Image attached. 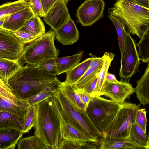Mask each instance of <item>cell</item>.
I'll use <instances>...</instances> for the list:
<instances>
[{
    "label": "cell",
    "instance_id": "obj_8",
    "mask_svg": "<svg viewBox=\"0 0 149 149\" xmlns=\"http://www.w3.org/2000/svg\"><path fill=\"white\" fill-rule=\"evenodd\" d=\"M121 54L119 76L122 79H129L137 70L140 60L135 42L127 31L123 52Z\"/></svg>",
    "mask_w": 149,
    "mask_h": 149
},
{
    "label": "cell",
    "instance_id": "obj_13",
    "mask_svg": "<svg viewBox=\"0 0 149 149\" xmlns=\"http://www.w3.org/2000/svg\"><path fill=\"white\" fill-rule=\"evenodd\" d=\"M35 15L30 6L25 8L7 16L2 28L12 32L19 30Z\"/></svg>",
    "mask_w": 149,
    "mask_h": 149
},
{
    "label": "cell",
    "instance_id": "obj_17",
    "mask_svg": "<svg viewBox=\"0 0 149 149\" xmlns=\"http://www.w3.org/2000/svg\"><path fill=\"white\" fill-rule=\"evenodd\" d=\"M19 130L0 127V149H14L23 134Z\"/></svg>",
    "mask_w": 149,
    "mask_h": 149
},
{
    "label": "cell",
    "instance_id": "obj_48",
    "mask_svg": "<svg viewBox=\"0 0 149 149\" xmlns=\"http://www.w3.org/2000/svg\"><path fill=\"white\" fill-rule=\"evenodd\" d=\"M0 85H2L5 87L10 89L9 87H8L1 79H0Z\"/></svg>",
    "mask_w": 149,
    "mask_h": 149
},
{
    "label": "cell",
    "instance_id": "obj_24",
    "mask_svg": "<svg viewBox=\"0 0 149 149\" xmlns=\"http://www.w3.org/2000/svg\"><path fill=\"white\" fill-rule=\"evenodd\" d=\"M23 120L22 118L12 113L0 111V127L14 128L22 131Z\"/></svg>",
    "mask_w": 149,
    "mask_h": 149
},
{
    "label": "cell",
    "instance_id": "obj_42",
    "mask_svg": "<svg viewBox=\"0 0 149 149\" xmlns=\"http://www.w3.org/2000/svg\"><path fill=\"white\" fill-rule=\"evenodd\" d=\"M75 91L79 95L81 101L86 108L88 106L92 97L91 95L82 91Z\"/></svg>",
    "mask_w": 149,
    "mask_h": 149
},
{
    "label": "cell",
    "instance_id": "obj_43",
    "mask_svg": "<svg viewBox=\"0 0 149 149\" xmlns=\"http://www.w3.org/2000/svg\"><path fill=\"white\" fill-rule=\"evenodd\" d=\"M92 59L89 68L95 69H101L104 62L103 56L101 57H92Z\"/></svg>",
    "mask_w": 149,
    "mask_h": 149
},
{
    "label": "cell",
    "instance_id": "obj_34",
    "mask_svg": "<svg viewBox=\"0 0 149 149\" xmlns=\"http://www.w3.org/2000/svg\"><path fill=\"white\" fill-rule=\"evenodd\" d=\"M108 17L112 22L116 28L117 33L118 44L121 54L122 53L124 45L126 30L122 22L116 17L108 14Z\"/></svg>",
    "mask_w": 149,
    "mask_h": 149
},
{
    "label": "cell",
    "instance_id": "obj_33",
    "mask_svg": "<svg viewBox=\"0 0 149 149\" xmlns=\"http://www.w3.org/2000/svg\"><path fill=\"white\" fill-rule=\"evenodd\" d=\"M59 88L47 87L33 96L25 100L30 105L37 104L53 96L54 93Z\"/></svg>",
    "mask_w": 149,
    "mask_h": 149
},
{
    "label": "cell",
    "instance_id": "obj_44",
    "mask_svg": "<svg viewBox=\"0 0 149 149\" xmlns=\"http://www.w3.org/2000/svg\"><path fill=\"white\" fill-rule=\"evenodd\" d=\"M58 0H41L42 9L45 15Z\"/></svg>",
    "mask_w": 149,
    "mask_h": 149
},
{
    "label": "cell",
    "instance_id": "obj_23",
    "mask_svg": "<svg viewBox=\"0 0 149 149\" xmlns=\"http://www.w3.org/2000/svg\"><path fill=\"white\" fill-rule=\"evenodd\" d=\"M114 56V54L108 52H105L103 56L104 59L103 64L98 72L97 86L92 96H100L102 87L106 80V76L109 68Z\"/></svg>",
    "mask_w": 149,
    "mask_h": 149
},
{
    "label": "cell",
    "instance_id": "obj_27",
    "mask_svg": "<svg viewBox=\"0 0 149 149\" xmlns=\"http://www.w3.org/2000/svg\"><path fill=\"white\" fill-rule=\"evenodd\" d=\"M19 30L26 32L37 36L45 33L44 24L39 16L36 15L28 20Z\"/></svg>",
    "mask_w": 149,
    "mask_h": 149
},
{
    "label": "cell",
    "instance_id": "obj_21",
    "mask_svg": "<svg viewBox=\"0 0 149 149\" xmlns=\"http://www.w3.org/2000/svg\"><path fill=\"white\" fill-rule=\"evenodd\" d=\"M83 53L82 51L71 56L55 58L57 75L66 73L78 64L83 57Z\"/></svg>",
    "mask_w": 149,
    "mask_h": 149
},
{
    "label": "cell",
    "instance_id": "obj_22",
    "mask_svg": "<svg viewBox=\"0 0 149 149\" xmlns=\"http://www.w3.org/2000/svg\"><path fill=\"white\" fill-rule=\"evenodd\" d=\"M59 89L76 109L81 113L86 112V108L71 85L65 81L61 82Z\"/></svg>",
    "mask_w": 149,
    "mask_h": 149
},
{
    "label": "cell",
    "instance_id": "obj_45",
    "mask_svg": "<svg viewBox=\"0 0 149 149\" xmlns=\"http://www.w3.org/2000/svg\"><path fill=\"white\" fill-rule=\"evenodd\" d=\"M135 4L141 6L149 8V0H131Z\"/></svg>",
    "mask_w": 149,
    "mask_h": 149
},
{
    "label": "cell",
    "instance_id": "obj_37",
    "mask_svg": "<svg viewBox=\"0 0 149 149\" xmlns=\"http://www.w3.org/2000/svg\"><path fill=\"white\" fill-rule=\"evenodd\" d=\"M146 113L145 108H139L136 111L135 120V123L146 132L147 125Z\"/></svg>",
    "mask_w": 149,
    "mask_h": 149
},
{
    "label": "cell",
    "instance_id": "obj_5",
    "mask_svg": "<svg viewBox=\"0 0 149 149\" xmlns=\"http://www.w3.org/2000/svg\"><path fill=\"white\" fill-rule=\"evenodd\" d=\"M122 104L100 96H92L86 113L99 138L105 132Z\"/></svg>",
    "mask_w": 149,
    "mask_h": 149
},
{
    "label": "cell",
    "instance_id": "obj_25",
    "mask_svg": "<svg viewBox=\"0 0 149 149\" xmlns=\"http://www.w3.org/2000/svg\"><path fill=\"white\" fill-rule=\"evenodd\" d=\"M92 58L86 59L66 72L65 81L70 85L77 83L88 68Z\"/></svg>",
    "mask_w": 149,
    "mask_h": 149
},
{
    "label": "cell",
    "instance_id": "obj_29",
    "mask_svg": "<svg viewBox=\"0 0 149 149\" xmlns=\"http://www.w3.org/2000/svg\"><path fill=\"white\" fill-rule=\"evenodd\" d=\"M17 144L18 149H49L43 141L35 135L20 139Z\"/></svg>",
    "mask_w": 149,
    "mask_h": 149
},
{
    "label": "cell",
    "instance_id": "obj_31",
    "mask_svg": "<svg viewBox=\"0 0 149 149\" xmlns=\"http://www.w3.org/2000/svg\"><path fill=\"white\" fill-rule=\"evenodd\" d=\"M136 45L138 48L140 60L147 63H149V30L143 35Z\"/></svg>",
    "mask_w": 149,
    "mask_h": 149
},
{
    "label": "cell",
    "instance_id": "obj_2",
    "mask_svg": "<svg viewBox=\"0 0 149 149\" xmlns=\"http://www.w3.org/2000/svg\"><path fill=\"white\" fill-rule=\"evenodd\" d=\"M53 97L36 104V119L33 126L34 135L39 138L49 149H59L63 139Z\"/></svg>",
    "mask_w": 149,
    "mask_h": 149
},
{
    "label": "cell",
    "instance_id": "obj_41",
    "mask_svg": "<svg viewBox=\"0 0 149 149\" xmlns=\"http://www.w3.org/2000/svg\"><path fill=\"white\" fill-rule=\"evenodd\" d=\"M0 95L8 99L14 100H18V98L11 89L0 85Z\"/></svg>",
    "mask_w": 149,
    "mask_h": 149
},
{
    "label": "cell",
    "instance_id": "obj_28",
    "mask_svg": "<svg viewBox=\"0 0 149 149\" xmlns=\"http://www.w3.org/2000/svg\"><path fill=\"white\" fill-rule=\"evenodd\" d=\"M128 137L145 149L149 148L148 136L135 123L132 126Z\"/></svg>",
    "mask_w": 149,
    "mask_h": 149
},
{
    "label": "cell",
    "instance_id": "obj_10",
    "mask_svg": "<svg viewBox=\"0 0 149 149\" xmlns=\"http://www.w3.org/2000/svg\"><path fill=\"white\" fill-rule=\"evenodd\" d=\"M24 47L25 45L12 32L0 28V57L17 60Z\"/></svg>",
    "mask_w": 149,
    "mask_h": 149
},
{
    "label": "cell",
    "instance_id": "obj_11",
    "mask_svg": "<svg viewBox=\"0 0 149 149\" xmlns=\"http://www.w3.org/2000/svg\"><path fill=\"white\" fill-rule=\"evenodd\" d=\"M134 91V88L128 82L118 81L112 82L106 80L102 87L100 96L104 95L115 102L122 104Z\"/></svg>",
    "mask_w": 149,
    "mask_h": 149
},
{
    "label": "cell",
    "instance_id": "obj_19",
    "mask_svg": "<svg viewBox=\"0 0 149 149\" xmlns=\"http://www.w3.org/2000/svg\"><path fill=\"white\" fill-rule=\"evenodd\" d=\"M22 68L17 60L0 57V79L8 87V83L9 80Z\"/></svg>",
    "mask_w": 149,
    "mask_h": 149
},
{
    "label": "cell",
    "instance_id": "obj_47",
    "mask_svg": "<svg viewBox=\"0 0 149 149\" xmlns=\"http://www.w3.org/2000/svg\"><path fill=\"white\" fill-rule=\"evenodd\" d=\"M6 17L0 18V28H2Z\"/></svg>",
    "mask_w": 149,
    "mask_h": 149
},
{
    "label": "cell",
    "instance_id": "obj_46",
    "mask_svg": "<svg viewBox=\"0 0 149 149\" xmlns=\"http://www.w3.org/2000/svg\"><path fill=\"white\" fill-rule=\"evenodd\" d=\"M106 80L112 82H116L118 81L116 78L115 75L108 72L106 76Z\"/></svg>",
    "mask_w": 149,
    "mask_h": 149
},
{
    "label": "cell",
    "instance_id": "obj_30",
    "mask_svg": "<svg viewBox=\"0 0 149 149\" xmlns=\"http://www.w3.org/2000/svg\"><path fill=\"white\" fill-rule=\"evenodd\" d=\"M99 143L87 141H70L63 139L59 149H99Z\"/></svg>",
    "mask_w": 149,
    "mask_h": 149
},
{
    "label": "cell",
    "instance_id": "obj_3",
    "mask_svg": "<svg viewBox=\"0 0 149 149\" xmlns=\"http://www.w3.org/2000/svg\"><path fill=\"white\" fill-rule=\"evenodd\" d=\"M108 12L122 22L128 33L140 38L149 30V8L139 6L131 0H116Z\"/></svg>",
    "mask_w": 149,
    "mask_h": 149
},
{
    "label": "cell",
    "instance_id": "obj_40",
    "mask_svg": "<svg viewBox=\"0 0 149 149\" xmlns=\"http://www.w3.org/2000/svg\"><path fill=\"white\" fill-rule=\"evenodd\" d=\"M30 6L35 15L42 17L45 15L41 0H29Z\"/></svg>",
    "mask_w": 149,
    "mask_h": 149
},
{
    "label": "cell",
    "instance_id": "obj_7",
    "mask_svg": "<svg viewBox=\"0 0 149 149\" xmlns=\"http://www.w3.org/2000/svg\"><path fill=\"white\" fill-rule=\"evenodd\" d=\"M140 105L124 102L109 124L102 138L108 140L121 139L129 137Z\"/></svg>",
    "mask_w": 149,
    "mask_h": 149
},
{
    "label": "cell",
    "instance_id": "obj_14",
    "mask_svg": "<svg viewBox=\"0 0 149 149\" xmlns=\"http://www.w3.org/2000/svg\"><path fill=\"white\" fill-rule=\"evenodd\" d=\"M53 100L59 119L61 133L63 139L73 141H87L96 143L94 140L87 136L65 120L60 112L56 104L53 97Z\"/></svg>",
    "mask_w": 149,
    "mask_h": 149
},
{
    "label": "cell",
    "instance_id": "obj_32",
    "mask_svg": "<svg viewBox=\"0 0 149 149\" xmlns=\"http://www.w3.org/2000/svg\"><path fill=\"white\" fill-rule=\"evenodd\" d=\"M37 116V105H30L28 108L23 122V132L28 133L35 123Z\"/></svg>",
    "mask_w": 149,
    "mask_h": 149
},
{
    "label": "cell",
    "instance_id": "obj_18",
    "mask_svg": "<svg viewBox=\"0 0 149 149\" xmlns=\"http://www.w3.org/2000/svg\"><path fill=\"white\" fill-rule=\"evenodd\" d=\"M143 74L137 81L134 92L140 104L145 106L149 104V63Z\"/></svg>",
    "mask_w": 149,
    "mask_h": 149
},
{
    "label": "cell",
    "instance_id": "obj_26",
    "mask_svg": "<svg viewBox=\"0 0 149 149\" xmlns=\"http://www.w3.org/2000/svg\"><path fill=\"white\" fill-rule=\"evenodd\" d=\"M29 6L31 7L29 0H18L4 3L0 6V18Z\"/></svg>",
    "mask_w": 149,
    "mask_h": 149
},
{
    "label": "cell",
    "instance_id": "obj_12",
    "mask_svg": "<svg viewBox=\"0 0 149 149\" xmlns=\"http://www.w3.org/2000/svg\"><path fill=\"white\" fill-rule=\"evenodd\" d=\"M69 0H58L43 17L45 22L53 30L59 28L71 19L67 6Z\"/></svg>",
    "mask_w": 149,
    "mask_h": 149
},
{
    "label": "cell",
    "instance_id": "obj_6",
    "mask_svg": "<svg viewBox=\"0 0 149 149\" xmlns=\"http://www.w3.org/2000/svg\"><path fill=\"white\" fill-rule=\"evenodd\" d=\"M56 104L64 119L88 138L98 143L100 139L95 132L86 113L76 109L59 89L54 93Z\"/></svg>",
    "mask_w": 149,
    "mask_h": 149
},
{
    "label": "cell",
    "instance_id": "obj_4",
    "mask_svg": "<svg viewBox=\"0 0 149 149\" xmlns=\"http://www.w3.org/2000/svg\"><path fill=\"white\" fill-rule=\"evenodd\" d=\"M55 37L51 29L27 44L17 59L19 64L22 67L25 64L36 65L45 60L58 57L59 53L54 45Z\"/></svg>",
    "mask_w": 149,
    "mask_h": 149
},
{
    "label": "cell",
    "instance_id": "obj_38",
    "mask_svg": "<svg viewBox=\"0 0 149 149\" xmlns=\"http://www.w3.org/2000/svg\"><path fill=\"white\" fill-rule=\"evenodd\" d=\"M13 33L24 45L30 43L38 37L21 30Z\"/></svg>",
    "mask_w": 149,
    "mask_h": 149
},
{
    "label": "cell",
    "instance_id": "obj_39",
    "mask_svg": "<svg viewBox=\"0 0 149 149\" xmlns=\"http://www.w3.org/2000/svg\"><path fill=\"white\" fill-rule=\"evenodd\" d=\"M98 75V74L79 89L75 91L80 90L85 91L92 96L97 86Z\"/></svg>",
    "mask_w": 149,
    "mask_h": 149
},
{
    "label": "cell",
    "instance_id": "obj_9",
    "mask_svg": "<svg viewBox=\"0 0 149 149\" xmlns=\"http://www.w3.org/2000/svg\"><path fill=\"white\" fill-rule=\"evenodd\" d=\"M105 7L103 0H86L77 10L76 16L83 26H90L102 17Z\"/></svg>",
    "mask_w": 149,
    "mask_h": 149
},
{
    "label": "cell",
    "instance_id": "obj_1",
    "mask_svg": "<svg viewBox=\"0 0 149 149\" xmlns=\"http://www.w3.org/2000/svg\"><path fill=\"white\" fill-rule=\"evenodd\" d=\"M56 75L26 65L9 80L8 86L18 98L26 100L47 87L59 88L61 82Z\"/></svg>",
    "mask_w": 149,
    "mask_h": 149
},
{
    "label": "cell",
    "instance_id": "obj_20",
    "mask_svg": "<svg viewBox=\"0 0 149 149\" xmlns=\"http://www.w3.org/2000/svg\"><path fill=\"white\" fill-rule=\"evenodd\" d=\"M99 149H145L134 143L129 137L116 140H108L101 138L99 142Z\"/></svg>",
    "mask_w": 149,
    "mask_h": 149
},
{
    "label": "cell",
    "instance_id": "obj_35",
    "mask_svg": "<svg viewBox=\"0 0 149 149\" xmlns=\"http://www.w3.org/2000/svg\"><path fill=\"white\" fill-rule=\"evenodd\" d=\"M100 69L88 68L77 82L71 86L75 90L79 89L97 74Z\"/></svg>",
    "mask_w": 149,
    "mask_h": 149
},
{
    "label": "cell",
    "instance_id": "obj_36",
    "mask_svg": "<svg viewBox=\"0 0 149 149\" xmlns=\"http://www.w3.org/2000/svg\"><path fill=\"white\" fill-rule=\"evenodd\" d=\"M55 58H51L45 60L36 65L40 69L49 74L57 75Z\"/></svg>",
    "mask_w": 149,
    "mask_h": 149
},
{
    "label": "cell",
    "instance_id": "obj_16",
    "mask_svg": "<svg viewBox=\"0 0 149 149\" xmlns=\"http://www.w3.org/2000/svg\"><path fill=\"white\" fill-rule=\"evenodd\" d=\"M30 106L26 100L20 99L14 100L0 95V111L11 112L24 119L27 109Z\"/></svg>",
    "mask_w": 149,
    "mask_h": 149
},
{
    "label": "cell",
    "instance_id": "obj_15",
    "mask_svg": "<svg viewBox=\"0 0 149 149\" xmlns=\"http://www.w3.org/2000/svg\"><path fill=\"white\" fill-rule=\"evenodd\" d=\"M54 31L55 37L63 45H72L79 38V31L74 21L71 18L66 23Z\"/></svg>",
    "mask_w": 149,
    "mask_h": 149
}]
</instances>
